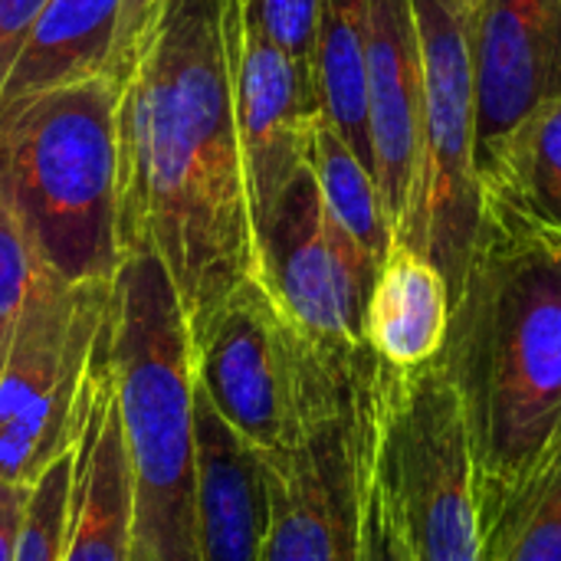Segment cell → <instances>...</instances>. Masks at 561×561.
<instances>
[{
  "label": "cell",
  "mask_w": 561,
  "mask_h": 561,
  "mask_svg": "<svg viewBox=\"0 0 561 561\" xmlns=\"http://www.w3.org/2000/svg\"><path fill=\"white\" fill-rule=\"evenodd\" d=\"M118 247L158 253L191 335L260 270L220 0H164L122 82Z\"/></svg>",
  "instance_id": "6da1fadb"
},
{
  "label": "cell",
  "mask_w": 561,
  "mask_h": 561,
  "mask_svg": "<svg viewBox=\"0 0 561 561\" xmlns=\"http://www.w3.org/2000/svg\"><path fill=\"white\" fill-rule=\"evenodd\" d=\"M444 358L463 398L483 539L561 444V243L483 217Z\"/></svg>",
  "instance_id": "7a4b0ae2"
},
{
  "label": "cell",
  "mask_w": 561,
  "mask_h": 561,
  "mask_svg": "<svg viewBox=\"0 0 561 561\" xmlns=\"http://www.w3.org/2000/svg\"><path fill=\"white\" fill-rule=\"evenodd\" d=\"M108 358L135 483L131 546L148 561H197L191 332L151 250L125 253L112 276Z\"/></svg>",
  "instance_id": "3957f363"
},
{
  "label": "cell",
  "mask_w": 561,
  "mask_h": 561,
  "mask_svg": "<svg viewBox=\"0 0 561 561\" xmlns=\"http://www.w3.org/2000/svg\"><path fill=\"white\" fill-rule=\"evenodd\" d=\"M122 79L92 76L0 115V197L66 283L112 279L118 247Z\"/></svg>",
  "instance_id": "277c9868"
},
{
  "label": "cell",
  "mask_w": 561,
  "mask_h": 561,
  "mask_svg": "<svg viewBox=\"0 0 561 561\" xmlns=\"http://www.w3.org/2000/svg\"><path fill=\"white\" fill-rule=\"evenodd\" d=\"M477 3L411 0L421 53V125L414 187L394 240L424 253L444 273L450 299L467 279L483 227L473 66Z\"/></svg>",
  "instance_id": "5b68a950"
},
{
  "label": "cell",
  "mask_w": 561,
  "mask_h": 561,
  "mask_svg": "<svg viewBox=\"0 0 561 561\" xmlns=\"http://www.w3.org/2000/svg\"><path fill=\"white\" fill-rule=\"evenodd\" d=\"M362 348L306 335L299 434L283 460L266 463L270 529L260 561H355V378Z\"/></svg>",
  "instance_id": "8992f818"
},
{
  "label": "cell",
  "mask_w": 561,
  "mask_h": 561,
  "mask_svg": "<svg viewBox=\"0 0 561 561\" xmlns=\"http://www.w3.org/2000/svg\"><path fill=\"white\" fill-rule=\"evenodd\" d=\"M112 279L66 283L39 266L0 365V480L30 486L72 440L82 378Z\"/></svg>",
  "instance_id": "52a82bcc"
},
{
  "label": "cell",
  "mask_w": 561,
  "mask_h": 561,
  "mask_svg": "<svg viewBox=\"0 0 561 561\" xmlns=\"http://www.w3.org/2000/svg\"><path fill=\"white\" fill-rule=\"evenodd\" d=\"M378 381L414 559L486 561L467 411L444 352L414 371L378 358Z\"/></svg>",
  "instance_id": "ba28073f"
},
{
  "label": "cell",
  "mask_w": 561,
  "mask_h": 561,
  "mask_svg": "<svg viewBox=\"0 0 561 561\" xmlns=\"http://www.w3.org/2000/svg\"><path fill=\"white\" fill-rule=\"evenodd\" d=\"M302 355L306 335L256 276L243 279L191 335L194 385L266 463L283 460L299 434Z\"/></svg>",
  "instance_id": "9c48e42d"
},
{
  "label": "cell",
  "mask_w": 561,
  "mask_h": 561,
  "mask_svg": "<svg viewBox=\"0 0 561 561\" xmlns=\"http://www.w3.org/2000/svg\"><path fill=\"white\" fill-rule=\"evenodd\" d=\"M256 260V279L302 335L325 345H365L378 263L329 217L309 164L260 230Z\"/></svg>",
  "instance_id": "30bf717a"
},
{
  "label": "cell",
  "mask_w": 561,
  "mask_h": 561,
  "mask_svg": "<svg viewBox=\"0 0 561 561\" xmlns=\"http://www.w3.org/2000/svg\"><path fill=\"white\" fill-rule=\"evenodd\" d=\"M220 30L247 197L260 237L289 181L306 168L319 108L309 76L263 33L247 0H220Z\"/></svg>",
  "instance_id": "8fae6325"
},
{
  "label": "cell",
  "mask_w": 561,
  "mask_h": 561,
  "mask_svg": "<svg viewBox=\"0 0 561 561\" xmlns=\"http://www.w3.org/2000/svg\"><path fill=\"white\" fill-rule=\"evenodd\" d=\"M72 447L62 561H128L135 542V483L108 358V312L82 378Z\"/></svg>",
  "instance_id": "7c38bea8"
},
{
  "label": "cell",
  "mask_w": 561,
  "mask_h": 561,
  "mask_svg": "<svg viewBox=\"0 0 561 561\" xmlns=\"http://www.w3.org/2000/svg\"><path fill=\"white\" fill-rule=\"evenodd\" d=\"M477 158L561 99V0H480L473 30Z\"/></svg>",
  "instance_id": "4fadbf2b"
},
{
  "label": "cell",
  "mask_w": 561,
  "mask_h": 561,
  "mask_svg": "<svg viewBox=\"0 0 561 561\" xmlns=\"http://www.w3.org/2000/svg\"><path fill=\"white\" fill-rule=\"evenodd\" d=\"M365 85L371 174L398 233L414 187L421 125V53L411 0H368Z\"/></svg>",
  "instance_id": "5bb4252c"
},
{
  "label": "cell",
  "mask_w": 561,
  "mask_h": 561,
  "mask_svg": "<svg viewBox=\"0 0 561 561\" xmlns=\"http://www.w3.org/2000/svg\"><path fill=\"white\" fill-rule=\"evenodd\" d=\"M197 561H260L270 529L266 460L233 434L194 385Z\"/></svg>",
  "instance_id": "9a60e30c"
},
{
  "label": "cell",
  "mask_w": 561,
  "mask_h": 561,
  "mask_svg": "<svg viewBox=\"0 0 561 561\" xmlns=\"http://www.w3.org/2000/svg\"><path fill=\"white\" fill-rule=\"evenodd\" d=\"M483 217L561 243V99L533 108L477 158Z\"/></svg>",
  "instance_id": "2e32d148"
},
{
  "label": "cell",
  "mask_w": 561,
  "mask_h": 561,
  "mask_svg": "<svg viewBox=\"0 0 561 561\" xmlns=\"http://www.w3.org/2000/svg\"><path fill=\"white\" fill-rule=\"evenodd\" d=\"M118 20L122 0H49L0 89V115L59 85L118 76Z\"/></svg>",
  "instance_id": "e0dca14e"
},
{
  "label": "cell",
  "mask_w": 561,
  "mask_h": 561,
  "mask_svg": "<svg viewBox=\"0 0 561 561\" xmlns=\"http://www.w3.org/2000/svg\"><path fill=\"white\" fill-rule=\"evenodd\" d=\"M450 335V286L408 243H391L365 309V345L391 368L414 371L434 362Z\"/></svg>",
  "instance_id": "ac0fdd59"
},
{
  "label": "cell",
  "mask_w": 561,
  "mask_h": 561,
  "mask_svg": "<svg viewBox=\"0 0 561 561\" xmlns=\"http://www.w3.org/2000/svg\"><path fill=\"white\" fill-rule=\"evenodd\" d=\"M355 444H358L355 561H417L394 486L381 381H378V355L368 345L358 355V378H355Z\"/></svg>",
  "instance_id": "d6986e66"
},
{
  "label": "cell",
  "mask_w": 561,
  "mask_h": 561,
  "mask_svg": "<svg viewBox=\"0 0 561 561\" xmlns=\"http://www.w3.org/2000/svg\"><path fill=\"white\" fill-rule=\"evenodd\" d=\"M365 46H368V0H319L316 39H312L316 108L371 168Z\"/></svg>",
  "instance_id": "ffe728a7"
},
{
  "label": "cell",
  "mask_w": 561,
  "mask_h": 561,
  "mask_svg": "<svg viewBox=\"0 0 561 561\" xmlns=\"http://www.w3.org/2000/svg\"><path fill=\"white\" fill-rule=\"evenodd\" d=\"M306 164L316 178V187H319V197H322V207L329 210V217L381 270V263L394 243V230L385 214L375 174L322 115H316V122H312Z\"/></svg>",
  "instance_id": "44dd1931"
},
{
  "label": "cell",
  "mask_w": 561,
  "mask_h": 561,
  "mask_svg": "<svg viewBox=\"0 0 561 561\" xmlns=\"http://www.w3.org/2000/svg\"><path fill=\"white\" fill-rule=\"evenodd\" d=\"M486 561H561V444L486 539Z\"/></svg>",
  "instance_id": "7402d4cb"
},
{
  "label": "cell",
  "mask_w": 561,
  "mask_h": 561,
  "mask_svg": "<svg viewBox=\"0 0 561 561\" xmlns=\"http://www.w3.org/2000/svg\"><path fill=\"white\" fill-rule=\"evenodd\" d=\"M72 457H76V447L69 440V447L30 483L13 561H62Z\"/></svg>",
  "instance_id": "603a6c76"
},
{
  "label": "cell",
  "mask_w": 561,
  "mask_h": 561,
  "mask_svg": "<svg viewBox=\"0 0 561 561\" xmlns=\"http://www.w3.org/2000/svg\"><path fill=\"white\" fill-rule=\"evenodd\" d=\"M39 266L43 263H39L26 230L20 227L16 214L0 197V365L7 358L13 329L20 322L26 293H30Z\"/></svg>",
  "instance_id": "cb8c5ba5"
},
{
  "label": "cell",
  "mask_w": 561,
  "mask_h": 561,
  "mask_svg": "<svg viewBox=\"0 0 561 561\" xmlns=\"http://www.w3.org/2000/svg\"><path fill=\"white\" fill-rule=\"evenodd\" d=\"M263 33L309 76L312 82V39L319 0H247Z\"/></svg>",
  "instance_id": "d4e9b609"
},
{
  "label": "cell",
  "mask_w": 561,
  "mask_h": 561,
  "mask_svg": "<svg viewBox=\"0 0 561 561\" xmlns=\"http://www.w3.org/2000/svg\"><path fill=\"white\" fill-rule=\"evenodd\" d=\"M49 0H0V89Z\"/></svg>",
  "instance_id": "484cf974"
},
{
  "label": "cell",
  "mask_w": 561,
  "mask_h": 561,
  "mask_svg": "<svg viewBox=\"0 0 561 561\" xmlns=\"http://www.w3.org/2000/svg\"><path fill=\"white\" fill-rule=\"evenodd\" d=\"M164 0H122V20H118V46H115V66L118 76L125 82L138 49L145 46V39L151 36L158 13H161Z\"/></svg>",
  "instance_id": "4316f807"
},
{
  "label": "cell",
  "mask_w": 561,
  "mask_h": 561,
  "mask_svg": "<svg viewBox=\"0 0 561 561\" xmlns=\"http://www.w3.org/2000/svg\"><path fill=\"white\" fill-rule=\"evenodd\" d=\"M26 496H30V486H16V483L0 480V561H13Z\"/></svg>",
  "instance_id": "83f0119b"
},
{
  "label": "cell",
  "mask_w": 561,
  "mask_h": 561,
  "mask_svg": "<svg viewBox=\"0 0 561 561\" xmlns=\"http://www.w3.org/2000/svg\"><path fill=\"white\" fill-rule=\"evenodd\" d=\"M128 561H148V559H145V552H141V549H135V546H131V552H128Z\"/></svg>",
  "instance_id": "f1b7e54d"
}]
</instances>
